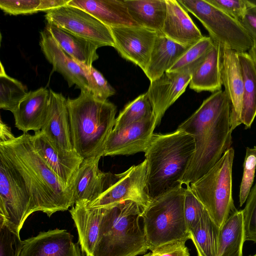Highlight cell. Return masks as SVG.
Listing matches in <instances>:
<instances>
[{
    "mask_svg": "<svg viewBox=\"0 0 256 256\" xmlns=\"http://www.w3.org/2000/svg\"><path fill=\"white\" fill-rule=\"evenodd\" d=\"M50 94L47 113L40 130L59 152L72 151L67 99L51 89Z\"/></svg>",
    "mask_w": 256,
    "mask_h": 256,
    "instance_id": "cell-17",
    "label": "cell"
},
{
    "mask_svg": "<svg viewBox=\"0 0 256 256\" xmlns=\"http://www.w3.org/2000/svg\"><path fill=\"white\" fill-rule=\"evenodd\" d=\"M33 146L62 184L72 190L76 172L84 159L74 150H58L41 130L30 136Z\"/></svg>",
    "mask_w": 256,
    "mask_h": 256,
    "instance_id": "cell-16",
    "label": "cell"
},
{
    "mask_svg": "<svg viewBox=\"0 0 256 256\" xmlns=\"http://www.w3.org/2000/svg\"><path fill=\"white\" fill-rule=\"evenodd\" d=\"M248 6H256V0H246Z\"/></svg>",
    "mask_w": 256,
    "mask_h": 256,
    "instance_id": "cell-45",
    "label": "cell"
},
{
    "mask_svg": "<svg viewBox=\"0 0 256 256\" xmlns=\"http://www.w3.org/2000/svg\"><path fill=\"white\" fill-rule=\"evenodd\" d=\"M244 81L240 116L245 129L250 128L256 116V68L248 52L238 53Z\"/></svg>",
    "mask_w": 256,
    "mask_h": 256,
    "instance_id": "cell-29",
    "label": "cell"
},
{
    "mask_svg": "<svg viewBox=\"0 0 256 256\" xmlns=\"http://www.w3.org/2000/svg\"><path fill=\"white\" fill-rule=\"evenodd\" d=\"M72 142L84 160L103 156L106 142L115 124L116 106L96 99L88 90L67 99Z\"/></svg>",
    "mask_w": 256,
    "mask_h": 256,
    "instance_id": "cell-4",
    "label": "cell"
},
{
    "mask_svg": "<svg viewBox=\"0 0 256 256\" xmlns=\"http://www.w3.org/2000/svg\"><path fill=\"white\" fill-rule=\"evenodd\" d=\"M109 28L114 40V48L122 58L138 66L144 72L158 34L140 26Z\"/></svg>",
    "mask_w": 256,
    "mask_h": 256,
    "instance_id": "cell-12",
    "label": "cell"
},
{
    "mask_svg": "<svg viewBox=\"0 0 256 256\" xmlns=\"http://www.w3.org/2000/svg\"><path fill=\"white\" fill-rule=\"evenodd\" d=\"M68 4L87 12L108 27L139 26L130 16L124 0H70Z\"/></svg>",
    "mask_w": 256,
    "mask_h": 256,
    "instance_id": "cell-23",
    "label": "cell"
},
{
    "mask_svg": "<svg viewBox=\"0 0 256 256\" xmlns=\"http://www.w3.org/2000/svg\"><path fill=\"white\" fill-rule=\"evenodd\" d=\"M41 0H0V8L10 15L28 14L40 12Z\"/></svg>",
    "mask_w": 256,
    "mask_h": 256,
    "instance_id": "cell-40",
    "label": "cell"
},
{
    "mask_svg": "<svg viewBox=\"0 0 256 256\" xmlns=\"http://www.w3.org/2000/svg\"><path fill=\"white\" fill-rule=\"evenodd\" d=\"M78 62L86 75L88 91L94 98L101 101H105L115 94V90L108 84L103 75L92 66H86Z\"/></svg>",
    "mask_w": 256,
    "mask_h": 256,
    "instance_id": "cell-35",
    "label": "cell"
},
{
    "mask_svg": "<svg viewBox=\"0 0 256 256\" xmlns=\"http://www.w3.org/2000/svg\"><path fill=\"white\" fill-rule=\"evenodd\" d=\"M184 193L182 186L152 199L142 210L143 229L152 252L190 239L184 216Z\"/></svg>",
    "mask_w": 256,
    "mask_h": 256,
    "instance_id": "cell-6",
    "label": "cell"
},
{
    "mask_svg": "<svg viewBox=\"0 0 256 256\" xmlns=\"http://www.w3.org/2000/svg\"><path fill=\"white\" fill-rule=\"evenodd\" d=\"M58 44L75 60L86 66H92L98 58V46L92 41L76 35L53 24L45 27Z\"/></svg>",
    "mask_w": 256,
    "mask_h": 256,
    "instance_id": "cell-27",
    "label": "cell"
},
{
    "mask_svg": "<svg viewBox=\"0 0 256 256\" xmlns=\"http://www.w3.org/2000/svg\"><path fill=\"white\" fill-rule=\"evenodd\" d=\"M256 169V146L246 148L243 164V174L240 188L239 202L242 206L246 202L254 181Z\"/></svg>",
    "mask_w": 256,
    "mask_h": 256,
    "instance_id": "cell-37",
    "label": "cell"
},
{
    "mask_svg": "<svg viewBox=\"0 0 256 256\" xmlns=\"http://www.w3.org/2000/svg\"><path fill=\"white\" fill-rule=\"evenodd\" d=\"M40 35L42 51L53 70L60 73L70 87L75 84L81 90H88L87 79L78 63L62 50L46 28Z\"/></svg>",
    "mask_w": 256,
    "mask_h": 256,
    "instance_id": "cell-20",
    "label": "cell"
},
{
    "mask_svg": "<svg viewBox=\"0 0 256 256\" xmlns=\"http://www.w3.org/2000/svg\"><path fill=\"white\" fill-rule=\"evenodd\" d=\"M156 127V119L152 114L124 128L112 129L106 142L103 156L144 152Z\"/></svg>",
    "mask_w": 256,
    "mask_h": 256,
    "instance_id": "cell-13",
    "label": "cell"
},
{
    "mask_svg": "<svg viewBox=\"0 0 256 256\" xmlns=\"http://www.w3.org/2000/svg\"><path fill=\"white\" fill-rule=\"evenodd\" d=\"M132 19L140 26L162 34L166 14V0H124Z\"/></svg>",
    "mask_w": 256,
    "mask_h": 256,
    "instance_id": "cell-28",
    "label": "cell"
},
{
    "mask_svg": "<svg viewBox=\"0 0 256 256\" xmlns=\"http://www.w3.org/2000/svg\"><path fill=\"white\" fill-rule=\"evenodd\" d=\"M221 78L230 103V126L232 131L242 124L244 81L238 52L232 49L222 48Z\"/></svg>",
    "mask_w": 256,
    "mask_h": 256,
    "instance_id": "cell-19",
    "label": "cell"
},
{
    "mask_svg": "<svg viewBox=\"0 0 256 256\" xmlns=\"http://www.w3.org/2000/svg\"><path fill=\"white\" fill-rule=\"evenodd\" d=\"M214 44V42L210 36H204L200 40L190 47L167 72L185 70L192 71L194 66L206 56Z\"/></svg>",
    "mask_w": 256,
    "mask_h": 256,
    "instance_id": "cell-34",
    "label": "cell"
},
{
    "mask_svg": "<svg viewBox=\"0 0 256 256\" xmlns=\"http://www.w3.org/2000/svg\"><path fill=\"white\" fill-rule=\"evenodd\" d=\"M47 23L90 40L98 48L114 46L110 28L91 14L68 4L46 12Z\"/></svg>",
    "mask_w": 256,
    "mask_h": 256,
    "instance_id": "cell-11",
    "label": "cell"
},
{
    "mask_svg": "<svg viewBox=\"0 0 256 256\" xmlns=\"http://www.w3.org/2000/svg\"><path fill=\"white\" fill-rule=\"evenodd\" d=\"M147 163L146 160L126 170L116 174L112 184L98 198L86 205L90 208H106L130 200L136 202L144 210L152 198L147 191Z\"/></svg>",
    "mask_w": 256,
    "mask_h": 256,
    "instance_id": "cell-10",
    "label": "cell"
},
{
    "mask_svg": "<svg viewBox=\"0 0 256 256\" xmlns=\"http://www.w3.org/2000/svg\"><path fill=\"white\" fill-rule=\"evenodd\" d=\"M194 150V137L183 130L153 134L144 152L147 191L152 199L183 186Z\"/></svg>",
    "mask_w": 256,
    "mask_h": 256,
    "instance_id": "cell-3",
    "label": "cell"
},
{
    "mask_svg": "<svg viewBox=\"0 0 256 256\" xmlns=\"http://www.w3.org/2000/svg\"><path fill=\"white\" fill-rule=\"evenodd\" d=\"M30 134L15 137L10 128L0 122V148L22 176L32 201L33 212L50 217L74 205L72 190L66 188L34 150Z\"/></svg>",
    "mask_w": 256,
    "mask_h": 256,
    "instance_id": "cell-2",
    "label": "cell"
},
{
    "mask_svg": "<svg viewBox=\"0 0 256 256\" xmlns=\"http://www.w3.org/2000/svg\"><path fill=\"white\" fill-rule=\"evenodd\" d=\"M50 95V90L46 88L28 92L12 112L16 127L24 133L40 130L46 119Z\"/></svg>",
    "mask_w": 256,
    "mask_h": 256,
    "instance_id": "cell-22",
    "label": "cell"
},
{
    "mask_svg": "<svg viewBox=\"0 0 256 256\" xmlns=\"http://www.w3.org/2000/svg\"><path fill=\"white\" fill-rule=\"evenodd\" d=\"M69 211L78 230L82 254L94 256L103 208H90L84 204H75Z\"/></svg>",
    "mask_w": 256,
    "mask_h": 256,
    "instance_id": "cell-25",
    "label": "cell"
},
{
    "mask_svg": "<svg viewBox=\"0 0 256 256\" xmlns=\"http://www.w3.org/2000/svg\"><path fill=\"white\" fill-rule=\"evenodd\" d=\"M230 106L225 91L213 92L177 129L192 135L195 150L182 180L188 186L204 175L232 144Z\"/></svg>",
    "mask_w": 256,
    "mask_h": 256,
    "instance_id": "cell-1",
    "label": "cell"
},
{
    "mask_svg": "<svg viewBox=\"0 0 256 256\" xmlns=\"http://www.w3.org/2000/svg\"><path fill=\"white\" fill-rule=\"evenodd\" d=\"M234 154V150L230 147L204 175L190 184L196 198L220 228L237 210L232 190Z\"/></svg>",
    "mask_w": 256,
    "mask_h": 256,
    "instance_id": "cell-7",
    "label": "cell"
},
{
    "mask_svg": "<svg viewBox=\"0 0 256 256\" xmlns=\"http://www.w3.org/2000/svg\"><path fill=\"white\" fill-rule=\"evenodd\" d=\"M248 53L252 60L256 68V44H253Z\"/></svg>",
    "mask_w": 256,
    "mask_h": 256,
    "instance_id": "cell-44",
    "label": "cell"
},
{
    "mask_svg": "<svg viewBox=\"0 0 256 256\" xmlns=\"http://www.w3.org/2000/svg\"><path fill=\"white\" fill-rule=\"evenodd\" d=\"M152 109L146 92L128 103L116 119L113 129L118 130L152 116Z\"/></svg>",
    "mask_w": 256,
    "mask_h": 256,
    "instance_id": "cell-33",
    "label": "cell"
},
{
    "mask_svg": "<svg viewBox=\"0 0 256 256\" xmlns=\"http://www.w3.org/2000/svg\"><path fill=\"white\" fill-rule=\"evenodd\" d=\"M102 208L94 256H136L146 253V239L139 224L142 208L126 200Z\"/></svg>",
    "mask_w": 256,
    "mask_h": 256,
    "instance_id": "cell-5",
    "label": "cell"
},
{
    "mask_svg": "<svg viewBox=\"0 0 256 256\" xmlns=\"http://www.w3.org/2000/svg\"><path fill=\"white\" fill-rule=\"evenodd\" d=\"M102 156L84 159L72 186L74 204L87 205L98 198L114 182L116 174L104 172L98 168Z\"/></svg>",
    "mask_w": 256,
    "mask_h": 256,
    "instance_id": "cell-14",
    "label": "cell"
},
{
    "mask_svg": "<svg viewBox=\"0 0 256 256\" xmlns=\"http://www.w3.org/2000/svg\"><path fill=\"white\" fill-rule=\"evenodd\" d=\"M178 2L192 14L208 31L210 37L222 48L238 53L251 48L253 42L240 24L206 0H180Z\"/></svg>",
    "mask_w": 256,
    "mask_h": 256,
    "instance_id": "cell-8",
    "label": "cell"
},
{
    "mask_svg": "<svg viewBox=\"0 0 256 256\" xmlns=\"http://www.w3.org/2000/svg\"><path fill=\"white\" fill-rule=\"evenodd\" d=\"M24 241L19 256H81L79 242L66 230L40 232Z\"/></svg>",
    "mask_w": 256,
    "mask_h": 256,
    "instance_id": "cell-18",
    "label": "cell"
},
{
    "mask_svg": "<svg viewBox=\"0 0 256 256\" xmlns=\"http://www.w3.org/2000/svg\"><path fill=\"white\" fill-rule=\"evenodd\" d=\"M27 93V88L25 86L18 80L8 76L1 62L0 108L10 110L12 113Z\"/></svg>",
    "mask_w": 256,
    "mask_h": 256,
    "instance_id": "cell-32",
    "label": "cell"
},
{
    "mask_svg": "<svg viewBox=\"0 0 256 256\" xmlns=\"http://www.w3.org/2000/svg\"><path fill=\"white\" fill-rule=\"evenodd\" d=\"M143 256H153V254H152V252H149L148 254H146L144 255Z\"/></svg>",
    "mask_w": 256,
    "mask_h": 256,
    "instance_id": "cell-46",
    "label": "cell"
},
{
    "mask_svg": "<svg viewBox=\"0 0 256 256\" xmlns=\"http://www.w3.org/2000/svg\"><path fill=\"white\" fill-rule=\"evenodd\" d=\"M244 240L256 243V182L242 210Z\"/></svg>",
    "mask_w": 256,
    "mask_h": 256,
    "instance_id": "cell-39",
    "label": "cell"
},
{
    "mask_svg": "<svg viewBox=\"0 0 256 256\" xmlns=\"http://www.w3.org/2000/svg\"><path fill=\"white\" fill-rule=\"evenodd\" d=\"M244 242L242 210H236L220 228L218 256H242Z\"/></svg>",
    "mask_w": 256,
    "mask_h": 256,
    "instance_id": "cell-31",
    "label": "cell"
},
{
    "mask_svg": "<svg viewBox=\"0 0 256 256\" xmlns=\"http://www.w3.org/2000/svg\"><path fill=\"white\" fill-rule=\"evenodd\" d=\"M239 22L256 44V6H248Z\"/></svg>",
    "mask_w": 256,
    "mask_h": 256,
    "instance_id": "cell-42",
    "label": "cell"
},
{
    "mask_svg": "<svg viewBox=\"0 0 256 256\" xmlns=\"http://www.w3.org/2000/svg\"><path fill=\"white\" fill-rule=\"evenodd\" d=\"M206 1L238 22L242 18L248 7L246 0H206Z\"/></svg>",
    "mask_w": 256,
    "mask_h": 256,
    "instance_id": "cell-41",
    "label": "cell"
},
{
    "mask_svg": "<svg viewBox=\"0 0 256 256\" xmlns=\"http://www.w3.org/2000/svg\"><path fill=\"white\" fill-rule=\"evenodd\" d=\"M32 213V198L24 179L0 148V216L20 232Z\"/></svg>",
    "mask_w": 256,
    "mask_h": 256,
    "instance_id": "cell-9",
    "label": "cell"
},
{
    "mask_svg": "<svg viewBox=\"0 0 256 256\" xmlns=\"http://www.w3.org/2000/svg\"><path fill=\"white\" fill-rule=\"evenodd\" d=\"M24 242L20 232L0 216V256H19Z\"/></svg>",
    "mask_w": 256,
    "mask_h": 256,
    "instance_id": "cell-36",
    "label": "cell"
},
{
    "mask_svg": "<svg viewBox=\"0 0 256 256\" xmlns=\"http://www.w3.org/2000/svg\"><path fill=\"white\" fill-rule=\"evenodd\" d=\"M256 256V254L252 256Z\"/></svg>",
    "mask_w": 256,
    "mask_h": 256,
    "instance_id": "cell-47",
    "label": "cell"
},
{
    "mask_svg": "<svg viewBox=\"0 0 256 256\" xmlns=\"http://www.w3.org/2000/svg\"><path fill=\"white\" fill-rule=\"evenodd\" d=\"M184 209L185 222L189 232L196 225L206 210L190 185L185 187Z\"/></svg>",
    "mask_w": 256,
    "mask_h": 256,
    "instance_id": "cell-38",
    "label": "cell"
},
{
    "mask_svg": "<svg viewBox=\"0 0 256 256\" xmlns=\"http://www.w3.org/2000/svg\"><path fill=\"white\" fill-rule=\"evenodd\" d=\"M167 10L162 34L190 47L204 38L185 8L176 0H166Z\"/></svg>",
    "mask_w": 256,
    "mask_h": 256,
    "instance_id": "cell-21",
    "label": "cell"
},
{
    "mask_svg": "<svg viewBox=\"0 0 256 256\" xmlns=\"http://www.w3.org/2000/svg\"><path fill=\"white\" fill-rule=\"evenodd\" d=\"M189 48L158 34L148 64L144 72L150 82L156 80L168 71Z\"/></svg>",
    "mask_w": 256,
    "mask_h": 256,
    "instance_id": "cell-26",
    "label": "cell"
},
{
    "mask_svg": "<svg viewBox=\"0 0 256 256\" xmlns=\"http://www.w3.org/2000/svg\"><path fill=\"white\" fill-rule=\"evenodd\" d=\"M221 62L222 48L214 42L206 56L192 68L190 88L198 92L222 90Z\"/></svg>",
    "mask_w": 256,
    "mask_h": 256,
    "instance_id": "cell-24",
    "label": "cell"
},
{
    "mask_svg": "<svg viewBox=\"0 0 256 256\" xmlns=\"http://www.w3.org/2000/svg\"><path fill=\"white\" fill-rule=\"evenodd\" d=\"M192 71L166 72L151 82L146 92L150 102L156 126L166 110L185 92L191 78Z\"/></svg>",
    "mask_w": 256,
    "mask_h": 256,
    "instance_id": "cell-15",
    "label": "cell"
},
{
    "mask_svg": "<svg viewBox=\"0 0 256 256\" xmlns=\"http://www.w3.org/2000/svg\"><path fill=\"white\" fill-rule=\"evenodd\" d=\"M220 228L206 210L196 225L189 231L198 256H218Z\"/></svg>",
    "mask_w": 256,
    "mask_h": 256,
    "instance_id": "cell-30",
    "label": "cell"
},
{
    "mask_svg": "<svg viewBox=\"0 0 256 256\" xmlns=\"http://www.w3.org/2000/svg\"><path fill=\"white\" fill-rule=\"evenodd\" d=\"M186 242L170 244L152 252L153 256H190Z\"/></svg>",
    "mask_w": 256,
    "mask_h": 256,
    "instance_id": "cell-43",
    "label": "cell"
}]
</instances>
